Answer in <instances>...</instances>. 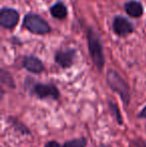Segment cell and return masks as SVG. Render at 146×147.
Instances as JSON below:
<instances>
[{"instance_id": "1", "label": "cell", "mask_w": 146, "mask_h": 147, "mask_svg": "<svg viewBox=\"0 0 146 147\" xmlns=\"http://www.w3.org/2000/svg\"><path fill=\"white\" fill-rule=\"evenodd\" d=\"M86 35H87V43L88 49L91 59L93 61L94 65L96 66L99 71H101L105 64V57H104L103 52V45H102V40L100 35L95 29L92 27H88L86 30Z\"/></svg>"}, {"instance_id": "2", "label": "cell", "mask_w": 146, "mask_h": 147, "mask_svg": "<svg viewBox=\"0 0 146 147\" xmlns=\"http://www.w3.org/2000/svg\"><path fill=\"white\" fill-rule=\"evenodd\" d=\"M106 80L107 84L112 91L120 96L123 104L128 106L130 103V88L127 82L120 76V74L113 69H109L106 73Z\"/></svg>"}, {"instance_id": "3", "label": "cell", "mask_w": 146, "mask_h": 147, "mask_svg": "<svg viewBox=\"0 0 146 147\" xmlns=\"http://www.w3.org/2000/svg\"><path fill=\"white\" fill-rule=\"evenodd\" d=\"M23 27H25L29 32L37 35L47 34L51 31L48 22L41 16L34 13H28L24 16Z\"/></svg>"}, {"instance_id": "4", "label": "cell", "mask_w": 146, "mask_h": 147, "mask_svg": "<svg viewBox=\"0 0 146 147\" xmlns=\"http://www.w3.org/2000/svg\"><path fill=\"white\" fill-rule=\"evenodd\" d=\"M31 94L35 95L39 99L50 98L57 100L60 96L57 86L54 84H43V83H35L31 87Z\"/></svg>"}, {"instance_id": "5", "label": "cell", "mask_w": 146, "mask_h": 147, "mask_svg": "<svg viewBox=\"0 0 146 147\" xmlns=\"http://www.w3.org/2000/svg\"><path fill=\"white\" fill-rule=\"evenodd\" d=\"M112 28L116 35L120 37H125L127 35L134 32V25L130 20H128L126 17L121 15H117L113 18L112 21Z\"/></svg>"}, {"instance_id": "6", "label": "cell", "mask_w": 146, "mask_h": 147, "mask_svg": "<svg viewBox=\"0 0 146 147\" xmlns=\"http://www.w3.org/2000/svg\"><path fill=\"white\" fill-rule=\"evenodd\" d=\"M20 19L19 12L16 9L3 7L0 10V24L3 28L12 29L18 24Z\"/></svg>"}, {"instance_id": "7", "label": "cell", "mask_w": 146, "mask_h": 147, "mask_svg": "<svg viewBox=\"0 0 146 147\" xmlns=\"http://www.w3.org/2000/svg\"><path fill=\"white\" fill-rule=\"evenodd\" d=\"M76 58V50L73 48L67 49H59L54 54V61L58 64L60 67L69 68L74 64Z\"/></svg>"}, {"instance_id": "8", "label": "cell", "mask_w": 146, "mask_h": 147, "mask_svg": "<svg viewBox=\"0 0 146 147\" xmlns=\"http://www.w3.org/2000/svg\"><path fill=\"white\" fill-rule=\"evenodd\" d=\"M22 65L27 71L31 72V73L38 74L44 70L43 62L34 55H29V56L24 57L23 61H22Z\"/></svg>"}, {"instance_id": "9", "label": "cell", "mask_w": 146, "mask_h": 147, "mask_svg": "<svg viewBox=\"0 0 146 147\" xmlns=\"http://www.w3.org/2000/svg\"><path fill=\"white\" fill-rule=\"evenodd\" d=\"M124 9L129 16L134 18L141 17L143 15V13H144L143 5L140 2L136 1V0H130V1L126 2L124 5Z\"/></svg>"}, {"instance_id": "10", "label": "cell", "mask_w": 146, "mask_h": 147, "mask_svg": "<svg viewBox=\"0 0 146 147\" xmlns=\"http://www.w3.org/2000/svg\"><path fill=\"white\" fill-rule=\"evenodd\" d=\"M50 13L54 18L59 20H62L64 18H66L67 14H68V10L67 7L63 2L57 1L56 3H54L50 8Z\"/></svg>"}, {"instance_id": "11", "label": "cell", "mask_w": 146, "mask_h": 147, "mask_svg": "<svg viewBox=\"0 0 146 147\" xmlns=\"http://www.w3.org/2000/svg\"><path fill=\"white\" fill-rule=\"evenodd\" d=\"M0 77H1L2 84H4V85H6L9 88H15V83H14L13 77H12L11 74H10L9 72L5 71L4 69H1Z\"/></svg>"}, {"instance_id": "12", "label": "cell", "mask_w": 146, "mask_h": 147, "mask_svg": "<svg viewBox=\"0 0 146 147\" xmlns=\"http://www.w3.org/2000/svg\"><path fill=\"white\" fill-rule=\"evenodd\" d=\"M108 105H109L111 114H112L115 119H116L117 123H118L119 125H122L123 124V118H122V116H121V113H120V110H119L118 106H117L114 102H112V101H109V102H108Z\"/></svg>"}, {"instance_id": "13", "label": "cell", "mask_w": 146, "mask_h": 147, "mask_svg": "<svg viewBox=\"0 0 146 147\" xmlns=\"http://www.w3.org/2000/svg\"><path fill=\"white\" fill-rule=\"evenodd\" d=\"M86 144H87V140L84 137H81L65 142L63 147H86Z\"/></svg>"}, {"instance_id": "14", "label": "cell", "mask_w": 146, "mask_h": 147, "mask_svg": "<svg viewBox=\"0 0 146 147\" xmlns=\"http://www.w3.org/2000/svg\"><path fill=\"white\" fill-rule=\"evenodd\" d=\"M9 121H10V123L13 125V127L15 128L17 131H19L20 133H22V134H30V131L28 130V128L26 127L25 125H23V124L20 123L18 120L14 119L13 121H11V119L9 118Z\"/></svg>"}, {"instance_id": "15", "label": "cell", "mask_w": 146, "mask_h": 147, "mask_svg": "<svg viewBox=\"0 0 146 147\" xmlns=\"http://www.w3.org/2000/svg\"><path fill=\"white\" fill-rule=\"evenodd\" d=\"M44 147H63V146H61L60 144L56 141H49L45 144Z\"/></svg>"}, {"instance_id": "16", "label": "cell", "mask_w": 146, "mask_h": 147, "mask_svg": "<svg viewBox=\"0 0 146 147\" xmlns=\"http://www.w3.org/2000/svg\"><path fill=\"white\" fill-rule=\"evenodd\" d=\"M138 117L139 118H146V106L140 111V112H139Z\"/></svg>"}, {"instance_id": "17", "label": "cell", "mask_w": 146, "mask_h": 147, "mask_svg": "<svg viewBox=\"0 0 146 147\" xmlns=\"http://www.w3.org/2000/svg\"><path fill=\"white\" fill-rule=\"evenodd\" d=\"M145 147H146V144H145Z\"/></svg>"}]
</instances>
